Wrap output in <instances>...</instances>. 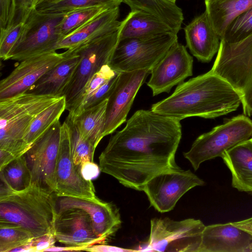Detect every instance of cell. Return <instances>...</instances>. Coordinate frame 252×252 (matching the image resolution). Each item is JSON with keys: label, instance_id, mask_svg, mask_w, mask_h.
I'll return each mask as SVG.
<instances>
[{"label": "cell", "instance_id": "ab89813d", "mask_svg": "<svg viewBox=\"0 0 252 252\" xmlns=\"http://www.w3.org/2000/svg\"><path fill=\"white\" fill-rule=\"evenodd\" d=\"M80 171L84 179L92 181L98 176L101 171L99 166L94 161H87L82 165Z\"/></svg>", "mask_w": 252, "mask_h": 252}, {"label": "cell", "instance_id": "4fadbf2b", "mask_svg": "<svg viewBox=\"0 0 252 252\" xmlns=\"http://www.w3.org/2000/svg\"><path fill=\"white\" fill-rule=\"evenodd\" d=\"M55 194L94 199L95 189L92 181L86 180L75 166L72 158L69 126L64 121L61 126L59 150L55 170Z\"/></svg>", "mask_w": 252, "mask_h": 252}, {"label": "cell", "instance_id": "d4e9b609", "mask_svg": "<svg viewBox=\"0 0 252 252\" xmlns=\"http://www.w3.org/2000/svg\"><path fill=\"white\" fill-rule=\"evenodd\" d=\"M132 11L141 12L164 23L176 33L184 20L182 9L176 3L165 0H122Z\"/></svg>", "mask_w": 252, "mask_h": 252}, {"label": "cell", "instance_id": "603a6c76", "mask_svg": "<svg viewBox=\"0 0 252 252\" xmlns=\"http://www.w3.org/2000/svg\"><path fill=\"white\" fill-rule=\"evenodd\" d=\"M230 171L232 186L252 194V141L251 138L225 151L221 157Z\"/></svg>", "mask_w": 252, "mask_h": 252}, {"label": "cell", "instance_id": "8d00e7d4", "mask_svg": "<svg viewBox=\"0 0 252 252\" xmlns=\"http://www.w3.org/2000/svg\"><path fill=\"white\" fill-rule=\"evenodd\" d=\"M14 10L13 22H25L33 8L32 0H13Z\"/></svg>", "mask_w": 252, "mask_h": 252}, {"label": "cell", "instance_id": "30bf717a", "mask_svg": "<svg viewBox=\"0 0 252 252\" xmlns=\"http://www.w3.org/2000/svg\"><path fill=\"white\" fill-rule=\"evenodd\" d=\"M65 13H44L33 8L26 21L22 39L8 60L22 61L28 58L56 51L63 38L58 26Z\"/></svg>", "mask_w": 252, "mask_h": 252}, {"label": "cell", "instance_id": "ffe728a7", "mask_svg": "<svg viewBox=\"0 0 252 252\" xmlns=\"http://www.w3.org/2000/svg\"><path fill=\"white\" fill-rule=\"evenodd\" d=\"M187 46L199 61L208 63L218 53L221 38L205 11L184 28Z\"/></svg>", "mask_w": 252, "mask_h": 252}, {"label": "cell", "instance_id": "d6986e66", "mask_svg": "<svg viewBox=\"0 0 252 252\" xmlns=\"http://www.w3.org/2000/svg\"><path fill=\"white\" fill-rule=\"evenodd\" d=\"M69 208L82 209L88 214L94 231L103 244L116 233L122 224L119 210L117 206L97 197L88 199L57 196V210Z\"/></svg>", "mask_w": 252, "mask_h": 252}, {"label": "cell", "instance_id": "ac0fdd59", "mask_svg": "<svg viewBox=\"0 0 252 252\" xmlns=\"http://www.w3.org/2000/svg\"><path fill=\"white\" fill-rule=\"evenodd\" d=\"M150 72L138 70L120 72L108 98L104 136L114 132L126 121L136 95Z\"/></svg>", "mask_w": 252, "mask_h": 252}, {"label": "cell", "instance_id": "4dcf8cb0", "mask_svg": "<svg viewBox=\"0 0 252 252\" xmlns=\"http://www.w3.org/2000/svg\"><path fill=\"white\" fill-rule=\"evenodd\" d=\"M114 7L94 6L76 9L66 13L58 26L62 38L72 33L104 11Z\"/></svg>", "mask_w": 252, "mask_h": 252}, {"label": "cell", "instance_id": "74e56055", "mask_svg": "<svg viewBox=\"0 0 252 252\" xmlns=\"http://www.w3.org/2000/svg\"><path fill=\"white\" fill-rule=\"evenodd\" d=\"M14 19L13 0H0V29L12 24Z\"/></svg>", "mask_w": 252, "mask_h": 252}, {"label": "cell", "instance_id": "2e32d148", "mask_svg": "<svg viewBox=\"0 0 252 252\" xmlns=\"http://www.w3.org/2000/svg\"><path fill=\"white\" fill-rule=\"evenodd\" d=\"M193 58L186 47L176 41L152 69L147 86L154 96L169 93L171 89L192 75Z\"/></svg>", "mask_w": 252, "mask_h": 252}, {"label": "cell", "instance_id": "d6a6232c", "mask_svg": "<svg viewBox=\"0 0 252 252\" xmlns=\"http://www.w3.org/2000/svg\"><path fill=\"white\" fill-rule=\"evenodd\" d=\"M33 238L29 231L19 225L0 222V252H11Z\"/></svg>", "mask_w": 252, "mask_h": 252}, {"label": "cell", "instance_id": "83f0119b", "mask_svg": "<svg viewBox=\"0 0 252 252\" xmlns=\"http://www.w3.org/2000/svg\"><path fill=\"white\" fill-rule=\"evenodd\" d=\"M66 107L65 98L63 96L39 113L31 123L25 135L24 140L26 144L30 147L60 120Z\"/></svg>", "mask_w": 252, "mask_h": 252}, {"label": "cell", "instance_id": "cb8c5ba5", "mask_svg": "<svg viewBox=\"0 0 252 252\" xmlns=\"http://www.w3.org/2000/svg\"><path fill=\"white\" fill-rule=\"evenodd\" d=\"M205 11L221 39L230 25L252 7V0H204Z\"/></svg>", "mask_w": 252, "mask_h": 252}, {"label": "cell", "instance_id": "7a4b0ae2", "mask_svg": "<svg viewBox=\"0 0 252 252\" xmlns=\"http://www.w3.org/2000/svg\"><path fill=\"white\" fill-rule=\"evenodd\" d=\"M241 97L225 79L208 72L178 85L171 95L153 104L155 113L176 119H214L237 109Z\"/></svg>", "mask_w": 252, "mask_h": 252}, {"label": "cell", "instance_id": "5b68a950", "mask_svg": "<svg viewBox=\"0 0 252 252\" xmlns=\"http://www.w3.org/2000/svg\"><path fill=\"white\" fill-rule=\"evenodd\" d=\"M227 81L239 93L244 114L252 116V33L242 40H221L211 69Z\"/></svg>", "mask_w": 252, "mask_h": 252}, {"label": "cell", "instance_id": "e575fe53", "mask_svg": "<svg viewBox=\"0 0 252 252\" xmlns=\"http://www.w3.org/2000/svg\"><path fill=\"white\" fill-rule=\"evenodd\" d=\"M25 26V22H15L0 29V57L7 60L12 52L20 43Z\"/></svg>", "mask_w": 252, "mask_h": 252}, {"label": "cell", "instance_id": "ee69618b", "mask_svg": "<svg viewBox=\"0 0 252 252\" xmlns=\"http://www.w3.org/2000/svg\"><path fill=\"white\" fill-rule=\"evenodd\" d=\"M165 0L172 2V3H176V0Z\"/></svg>", "mask_w": 252, "mask_h": 252}, {"label": "cell", "instance_id": "6da1fadb", "mask_svg": "<svg viewBox=\"0 0 252 252\" xmlns=\"http://www.w3.org/2000/svg\"><path fill=\"white\" fill-rule=\"evenodd\" d=\"M181 137L180 121L137 110L110 137L98 158L100 171L126 188L143 191L156 175L180 168L175 155Z\"/></svg>", "mask_w": 252, "mask_h": 252}, {"label": "cell", "instance_id": "f546056e", "mask_svg": "<svg viewBox=\"0 0 252 252\" xmlns=\"http://www.w3.org/2000/svg\"><path fill=\"white\" fill-rule=\"evenodd\" d=\"M3 177L12 189L20 191L32 184V176L25 156L18 157L0 169Z\"/></svg>", "mask_w": 252, "mask_h": 252}, {"label": "cell", "instance_id": "7402d4cb", "mask_svg": "<svg viewBox=\"0 0 252 252\" xmlns=\"http://www.w3.org/2000/svg\"><path fill=\"white\" fill-rule=\"evenodd\" d=\"M66 58L45 73L27 92L36 95L63 96L78 65L80 56L66 51Z\"/></svg>", "mask_w": 252, "mask_h": 252}, {"label": "cell", "instance_id": "f6af8a7d", "mask_svg": "<svg viewBox=\"0 0 252 252\" xmlns=\"http://www.w3.org/2000/svg\"><path fill=\"white\" fill-rule=\"evenodd\" d=\"M251 140H252V138H251Z\"/></svg>", "mask_w": 252, "mask_h": 252}, {"label": "cell", "instance_id": "ba28073f", "mask_svg": "<svg viewBox=\"0 0 252 252\" xmlns=\"http://www.w3.org/2000/svg\"><path fill=\"white\" fill-rule=\"evenodd\" d=\"M205 226L193 218H153L148 245L143 251L199 252Z\"/></svg>", "mask_w": 252, "mask_h": 252}, {"label": "cell", "instance_id": "44dd1931", "mask_svg": "<svg viewBox=\"0 0 252 252\" xmlns=\"http://www.w3.org/2000/svg\"><path fill=\"white\" fill-rule=\"evenodd\" d=\"M119 11V6H117L99 14L78 30L62 38L57 44L56 50L76 48L117 29L122 23L118 20Z\"/></svg>", "mask_w": 252, "mask_h": 252}, {"label": "cell", "instance_id": "e0dca14e", "mask_svg": "<svg viewBox=\"0 0 252 252\" xmlns=\"http://www.w3.org/2000/svg\"><path fill=\"white\" fill-rule=\"evenodd\" d=\"M65 51H56L35 56L20 62L0 82V99L27 92L45 73L67 56Z\"/></svg>", "mask_w": 252, "mask_h": 252}, {"label": "cell", "instance_id": "836d02e7", "mask_svg": "<svg viewBox=\"0 0 252 252\" xmlns=\"http://www.w3.org/2000/svg\"><path fill=\"white\" fill-rule=\"evenodd\" d=\"M118 73L113 70L109 64L103 65L87 82L79 94L66 109L68 111V113L76 110L88 97Z\"/></svg>", "mask_w": 252, "mask_h": 252}, {"label": "cell", "instance_id": "d590c367", "mask_svg": "<svg viewBox=\"0 0 252 252\" xmlns=\"http://www.w3.org/2000/svg\"><path fill=\"white\" fill-rule=\"evenodd\" d=\"M252 33V7L238 17L228 27L221 40L236 42Z\"/></svg>", "mask_w": 252, "mask_h": 252}, {"label": "cell", "instance_id": "484cf974", "mask_svg": "<svg viewBox=\"0 0 252 252\" xmlns=\"http://www.w3.org/2000/svg\"><path fill=\"white\" fill-rule=\"evenodd\" d=\"M123 22L120 40L155 36L170 32L177 34L156 18L141 12L131 11Z\"/></svg>", "mask_w": 252, "mask_h": 252}, {"label": "cell", "instance_id": "1f68e13d", "mask_svg": "<svg viewBox=\"0 0 252 252\" xmlns=\"http://www.w3.org/2000/svg\"><path fill=\"white\" fill-rule=\"evenodd\" d=\"M70 133V145L73 162L80 171L82 165L87 161H93L95 148L81 135L73 121L66 118ZM81 172V171H80Z\"/></svg>", "mask_w": 252, "mask_h": 252}, {"label": "cell", "instance_id": "7c38bea8", "mask_svg": "<svg viewBox=\"0 0 252 252\" xmlns=\"http://www.w3.org/2000/svg\"><path fill=\"white\" fill-rule=\"evenodd\" d=\"M60 120L37 139L25 154L32 184L55 191V170L61 137Z\"/></svg>", "mask_w": 252, "mask_h": 252}, {"label": "cell", "instance_id": "3957f363", "mask_svg": "<svg viewBox=\"0 0 252 252\" xmlns=\"http://www.w3.org/2000/svg\"><path fill=\"white\" fill-rule=\"evenodd\" d=\"M57 196L55 192L32 184L0 199V222L19 225L34 237L52 233Z\"/></svg>", "mask_w": 252, "mask_h": 252}, {"label": "cell", "instance_id": "b9f144b4", "mask_svg": "<svg viewBox=\"0 0 252 252\" xmlns=\"http://www.w3.org/2000/svg\"><path fill=\"white\" fill-rule=\"evenodd\" d=\"M61 251H77V249L65 246L63 247H57L55 245L48 248L45 252H61Z\"/></svg>", "mask_w": 252, "mask_h": 252}, {"label": "cell", "instance_id": "8992f818", "mask_svg": "<svg viewBox=\"0 0 252 252\" xmlns=\"http://www.w3.org/2000/svg\"><path fill=\"white\" fill-rule=\"evenodd\" d=\"M252 137V121L239 115L200 135L183 155L196 171L204 161L221 157L224 152Z\"/></svg>", "mask_w": 252, "mask_h": 252}, {"label": "cell", "instance_id": "277c9868", "mask_svg": "<svg viewBox=\"0 0 252 252\" xmlns=\"http://www.w3.org/2000/svg\"><path fill=\"white\" fill-rule=\"evenodd\" d=\"M62 96L28 92L0 99V150L14 158L30 148L24 140L31 123L42 111Z\"/></svg>", "mask_w": 252, "mask_h": 252}, {"label": "cell", "instance_id": "9c48e42d", "mask_svg": "<svg viewBox=\"0 0 252 252\" xmlns=\"http://www.w3.org/2000/svg\"><path fill=\"white\" fill-rule=\"evenodd\" d=\"M123 22L111 32L76 48L67 50L80 56L74 75L63 96L66 109L72 103L87 82L101 67L108 64L119 41Z\"/></svg>", "mask_w": 252, "mask_h": 252}, {"label": "cell", "instance_id": "9a60e30c", "mask_svg": "<svg viewBox=\"0 0 252 252\" xmlns=\"http://www.w3.org/2000/svg\"><path fill=\"white\" fill-rule=\"evenodd\" d=\"M199 252H252V217L205 226Z\"/></svg>", "mask_w": 252, "mask_h": 252}, {"label": "cell", "instance_id": "f1b7e54d", "mask_svg": "<svg viewBox=\"0 0 252 252\" xmlns=\"http://www.w3.org/2000/svg\"><path fill=\"white\" fill-rule=\"evenodd\" d=\"M122 0H42L34 8L44 13H66L72 10L94 6H119Z\"/></svg>", "mask_w": 252, "mask_h": 252}, {"label": "cell", "instance_id": "5bb4252c", "mask_svg": "<svg viewBox=\"0 0 252 252\" xmlns=\"http://www.w3.org/2000/svg\"><path fill=\"white\" fill-rule=\"evenodd\" d=\"M52 233L57 241L65 246L76 248L77 251L103 244L94 231L90 216L78 208L57 210Z\"/></svg>", "mask_w": 252, "mask_h": 252}, {"label": "cell", "instance_id": "4316f807", "mask_svg": "<svg viewBox=\"0 0 252 252\" xmlns=\"http://www.w3.org/2000/svg\"><path fill=\"white\" fill-rule=\"evenodd\" d=\"M107 100L108 98L84 110L71 120L77 126L82 137L95 148L104 137Z\"/></svg>", "mask_w": 252, "mask_h": 252}, {"label": "cell", "instance_id": "f35d334b", "mask_svg": "<svg viewBox=\"0 0 252 252\" xmlns=\"http://www.w3.org/2000/svg\"><path fill=\"white\" fill-rule=\"evenodd\" d=\"M56 240L52 233H48L32 239L34 252H45L48 248L55 245Z\"/></svg>", "mask_w": 252, "mask_h": 252}, {"label": "cell", "instance_id": "52a82bcc", "mask_svg": "<svg viewBox=\"0 0 252 252\" xmlns=\"http://www.w3.org/2000/svg\"><path fill=\"white\" fill-rule=\"evenodd\" d=\"M177 41V34L172 32L119 40L108 64L118 72L151 71Z\"/></svg>", "mask_w": 252, "mask_h": 252}, {"label": "cell", "instance_id": "7bdbcfd3", "mask_svg": "<svg viewBox=\"0 0 252 252\" xmlns=\"http://www.w3.org/2000/svg\"><path fill=\"white\" fill-rule=\"evenodd\" d=\"M42 0H32V6L34 8L35 6Z\"/></svg>", "mask_w": 252, "mask_h": 252}, {"label": "cell", "instance_id": "60d3db41", "mask_svg": "<svg viewBox=\"0 0 252 252\" xmlns=\"http://www.w3.org/2000/svg\"><path fill=\"white\" fill-rule=\"evenodd\" d=\"M83 251L91 252H132L139 251L104 244H97L89 246L85 248Z\"/></svg>", "mask_w": 252, "mask_h": 252}, {"label": "cell", "instance_id": "8fae6325", "mask_svg": "<svg viewBox=\"0 0 252 252\" xmlns=\"http://www.w3.org/2000/svg\"><path fill=\"white\" fill-rule=\"evenodd\" d=\"M204 184L202 179L190 170H185L180 167L156 175L146 183L143 191L151 205L163 213L172 210L189 190Z\"/></svg>", "mask_w": 252, "mask_h": 252}]
</instances>
